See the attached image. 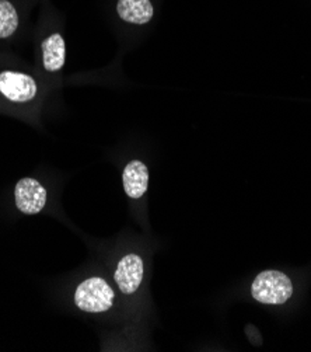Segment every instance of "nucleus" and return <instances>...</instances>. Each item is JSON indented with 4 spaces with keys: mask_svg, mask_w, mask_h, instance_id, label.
<instances>
[{
    "mask_svg": "<svg viewBox=\"0 0 311 352\" xmlns=\"http://www.w3.org/2000/svg\"><path fill=\"white\" fill-rule=\"evenodd\" d=\"M0 91L10 101L25 102L36 97L37 85L28 75L6 70L0 74Z\"/></svg>",
    "mask_w": 311,
    "mask_h": 352,
    "instance_id": "obj_4",
    "label": "nucleus"
},
{
    "mask_svg": "<svg viewBox=\"0 0 311 352\" xmlns=\"http://www.w3.org/2000/svg\"><path fill=\"white\" fill-rule=\"evenodd\" d=\"M143 274L145 267L142 258L136 254H128L118 263L115 271V283L122 294L130 295L141 287Z\"/></svg>",
    "mask_w": 311,
    "mask_h": 352,
    "instance_id": "obj_5",
    "label": "nucleus"
},
{
    "mask_svg": "<svg viewBox=\"0 0 311 352\" xmlns=\"http://www.w3.org/2000/svg\"><path fill=\"white\" fill-rule=\"evenodd\" d=\"M16 206L25 215H37L47 204V191L34 179H23L16 184L14 190Z\"/></svg>",
    "mask_w": 311,
    "mask_h": 352,
    "instance_id": "obj_3",
    "label": "nucleus"
},
{
    "mask_svg": "<svg viewBox=\"0 0 311 352\" xmlns=\"http://www.w3.org/2000/svg\"><path fill=\"white\" fill-rule=\"evenodd\" d=\"M124 188L129 198L139 199L148 191L149 170L141 160H132L126 164L122 175Z\"/></svg>",
    "mask_w": 311,
    "mask_h": 352,
    "instance_id": "obj_6",
    "label": "nucleus"
},
{
    "mask_svg": "<svg viewBox=\"0 0 311 352\" xmlns=\"http://www.w3.org/2000/svg\"><path fill=\"white\" fill-rule=\"evenodd\" d=\"M293 294L292 280L281 271L268 270L261 272L251 285V295L265 305H284Z\"/></svg>",
    "mask_w": 311,
    "mask_h": 352,
    "instance_id": "obj_1",
    "label": "nucleus"
},
{
    "mask_svg": "<svg viewBox=\"0 0 311 352\" xmlns=\"http://www.w3.org/2000/svg\"><path fill=\"white\" fill-rule=\"evenodd\" d=\"M44 67L48 72H58L66 59V45L60 34H54L43 43Z\"/></svg>",
    "mask_w": 311,
    "mask_h": 352,
    "instance_id": "obj_8",
    "label": "nucleus"
},
{
    "mask_svg": "<svg viewBox=\"0 0 311 352\" xmlns=\"http://www.w3.org/2000/svg\"><path fill=\"white\" fill-rule=\"evenodd\" d=\"M117 10L122 20L132 24H146L153 17L150 0H119Z\"/></svg>",
    "mask_w": 311,
    "mask_h": 352,
    "instance_id": "obj_7",
    "label": "nucleus"
},
{
    "mask_svg": "<svg viewBox=\"0 0 311 352\" xmlns=\"http://www.w3.org/2000/svg\"><path fill=\"white\" fill-rule=\"evenodd\" d=\"M19 27V16L8 0H0V38H8Z\"/></svg>",
    "mask_w": 311,
    "mask_h": 352,
    "instance_id": "obj_9",
    "label": "nucleus"
},
{
    "mask_svg": "<svg viewBox=\"0 0 311 352\" xmlns=\"http://www.w3.org/2000/svg\"><path fill=\"white\" fill-rule=\"evenodd\" d=\"M75 303L87 313H102L113 307L114 291L101 278H90L82 283L75 294Z\"/></svg>",
    "mask_w": 311,
    "mask_h": 352,
    "instance_id": "obj_2",
    "label": "nucleus"
}]
</instances>
